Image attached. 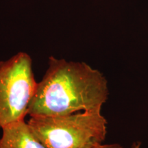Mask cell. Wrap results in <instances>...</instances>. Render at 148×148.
<instances>
[{
    "instance_id": "2",
    "label": "cell",
    "mask_w": 148,
    "mask_h": 148,
    "mask_svg": "<svg viewBox=\"0 0 148 148\" xmlns=\"http://www.w3.org/2000/svg\"><path fill=\"white\" fill-rule=\"evenodd\" d=\"M27 122L47 148L95 147L104 141L108 123L101 110L32 116Z\"/></svg>"
},
{
    "instance_id": "3",
    "label": "cell",
    "mask_w": 148,
    "mask_h": 148,
    "mask_svg": "<svg viewBox=\"0 0 148 148\" xmlns=\"http://www.w3.org/2000/svg\"><path fill=\"white\" fill-rule=\"evenodd\" d=\"M36 85L27 53L0 61V128L25 120Z\"/></svg>"
},
{
    "instance_id": "1",
    "label": "cell",
    "mask_w": 148,
    "mask_h": 148,
    "mask_svg": "<svg viewBox=\"0 0 148 148\" xmlns=\"http://www.w3.org/2000/svg\"><path fill=\"white\" fill-rule=\"evenodd\" d=\"M108 81L84 62L50 56L48 68L37 82L28 115L59 116L101 110L108 100Z\"/></svg>"
},
{
    "instance_id": "4",
    "label": "cell",
    "mask_w": 148,
    "mask_h": 148,
    "mask_svg": "<svg viewBox=\"0 0 148 148\" xmlns=\"http://www.w3.org/2000/svg\"><path fill=\"white\" fill-rule=\"evenodd\" d=\"M0 148H47L25 120L1 128Z\"/></svg>"
},
{
    "instance_id": "6",
    "label": "cell",
    "mask_w": 148,
    "mask_h": 148,
    "mask_svg": "<svg viewBox=\"0 0 148 148\" xmlns=\"http://www.w3.org/2000/svg\"><path fill=\"white\" fill-rule=\"evenodd\" d=\"M140 142H134L131 146L130 148H140Z\"/></svg>"
},
{
    "instance_id": "5",
    "label": "cell",
    "mask_w": 148,
    "mask_h": 148,
    "mask_svg": "<svg viewBox=\"0 0 148 148\" xmlns=\"http://www.w3.org/2000/svg\"><path fill=\"white\" fill-rule=\"evenodd\" d=\"M93 148H123L121 145L118 143H112V144H99L96 145Z\"/></svg>"
}]
</instances>
